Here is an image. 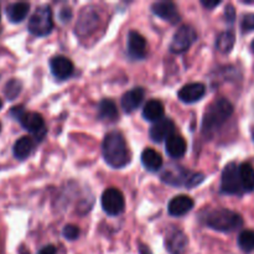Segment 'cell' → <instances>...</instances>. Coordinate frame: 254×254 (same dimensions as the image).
Listing matches in <instances>:
<instances>
[{"instance_id":"17","label":"cell","mask_w":254,"mask_h":254,"mask_svg":"<svg viewBox=\"0 0 254 254\" xmlns=\"http://www.w3.org/2000/svg\"><path fill=\"white\" fill-rule=\"evenodd\" d=\"M144 96H145V92L140 87H136V88H133L124 93L121 101L123 111L126 113H131V112L135 111L143 102Z\"/></svg>"},{"instance_id":"21","label":"cell","mask_w":254,"mask_h":254,"mask_svg":"<svg viewBox=\"0 0 254 254\" xmlns=\"http://www.w3.org/2000/svg\"><path fill=\"white\" fill-rule=\"evenodd\" d=\"M164 112H165L164 111V104L160 101H158V99H150L144 106L143 117L146 121L155 123V122L163 119Z\"/></svg>"},{"instance_id":"23","label":"cell","mask_w":254,"mask_h":254,"mask_svg":"<svg viewBox=\"0 0 254 254\" xmlns=\"http://www.w3.org/2000/svg\"><path fill=\"white\" fill-rule=\"evenodd\" d=\"M30 10V4L27 2H14L6 7V16L11 22H21L27 16Z\"/></svg>"},{"instance_id":"33","label":"cell","mask_w":254,"mask_h":254,"mask_svg":"<svg viewBox=\"0 0 254 254\" xmlns=\"http://www.w3.org/2000/svg\"><path fill=\"white\" fill-rule=\"evenodd\" d=\"M201 4L205 7H207V9H213V7L218 6V5L221 4V1L220 0H217V1H216V0H202Z\"/></svg>"},{"instance_id":"11","label":"cell","mask_w":254,"mask_h":254,"mask_svg":"<svg viewBox=\"0 0 254 254\" xmlns=\"http://www.w3.org/2000/svg\"><path fill=\"white\" fill-rule=\"evenodd\" d=\"M98 14L96 10H92L91 7H86L79 15L78 22L76 25V32L79 36L88 35L89 32L93 31L96 26L98 25Z\"/></svg>"},{"instance_id":"34","label":"cell","mask_w":254,"mask_h":254,"mask_svg":"<svg viewBox=\"0 0 254 254\" xmlns=\"http://www.w3.org/2000/svg\"><path fill=\"white\" fill-rule=\"evenodd\" d=\"M72 16L71 9H62L61 14H60V17H61L62 21H68Z\"/></svg>"},{"instance_id":"19","label":"cell","mask_w":254,"mask_h":254,"mask_svg":"<svg viewBox=\"0 0 254 254\" xmlns=\"http://www.w3.org/2000/svg\"><path fill=\"white\" fill-rule=\"evenodd\" d=\"M186 148H188V144H186L185 139L181 135H179V134H173V135H170L166 139V153H168V155L171 156V158H183L186 154Z\"/></svg>"},{"instance_id":"18","label":"cell","mask_w":254,"mask_h":254,"mask_svg":"<svg viewBox=\"0 0 254 254\" xmlns=\"http://www.w3.org/2000/svg\"><path fill=\"white\" fill-rule=\"evenodd\" d=\"M188 179V170L181 166H169V168L164 169L163 174H161V180L168 185L173 186H180L183 184H186Z\"/></svg>"},{"instance_id":"41","label":"cell","mask_w":254,"mask_h":254,"mask_svg":"<svg viewBox=\"0 0 254 254\" xmlns=\"http://www.w3.org/2000/svg\"><path fill=\"white\" fill-rule=\"evenodd\" d=\"M252 136H253V140H254V129H253V131H252Z\"/></svg>"},{"instance_id":"32","label":"cell","mask_w":254,"mask_h":254,"mask_svg":"<svg viewBox=\"0 0 254 254\" xmlns=\"http://www.w3.org/2000/svg\"><path fill=\"white\" fill-rule=\"evenodd\" d=\"M225 16L227 22H231L232 24L236 20V9L233 7V5H227L225 9Z\"/></svg>"},{"instance_id":"10","label":"cell","mask_w":254,"mask_h":254,"mask_svg":"<svg viewBox=\"0 0 254 254\" xmlns=\"http://www.w3.org/2000/svg\"><path fill=\"white\" fill-rule=\"evenodd\" d=\"M128 55L133 60H143L146 56L145 37L134 30L128 34Z\"/></svg>"},{"instance_id":"9","label":"cell","mask_w":254,"mask_h":254,"mask_svg":"<svg viewBox=\"0 0 254 254\" xmlns=\"http://www.w3.org/2000/svg\"><path fill=\"white\" fill-rule=\"evenodd\" d=\"M50 68L54 77L59 81H64L73 73V64L64 56H55L50 61Z\"/></svg>"},{"instance_id":"7","label":"cell","mask_w":254,"mask_h":254,"mask_svg":"<svg viewBox=\"0 0 254 254\" xmlns=\"http://www.w3.org/2000/svg\"><path fill=\"white\" fill-rule=\"evenodd\" d=\"M101 202L103 211L109 216L121 215L124 211V207H126L123 193L116 188L107 189L103 195H102Z\"/></svg>"},{"instance_id":"1","label":"cell","mask_w":254,"mask_h":254,"mask_svg":"<svg viewBox=\"0 0 254 254\" xmlns=\"http://www.w3.org/2000/svg\"><path fill=\"white\" fill-rule=\"evenodd\" d=\"M103 158L109 166L114 169H122L129 163V154L127 149L126 139L119 131H109L104 136L103 145Z\"/></svg>"},{"instance_id":"20","label":"cell","mask_w":254,"mask_h":254,"mask_svg":"<svg viewBox=\"0 0 254 254\" xmlns=\"http://www.w3.org/2000/svg\"><path fill=\"white\" fill-rule=\"evenodd\" d=\"M141 164L149 171H158L163 166V158L154 149L148 148L141 153Z\"/></svg>"},{"instance_id":"28","label":"cell","mask_w":254,"mask_h":254,"mask_svg":"<svg viewBox=\"0 0 254 254\" xmlns=\"http://www.w3.org/2000/svg\"><path fill=\"white\" fill-rule=\"evenodd\" d=\"M21 82L17 81V79H10L6 84H5V89H4V93L5 97H6L9 101H14L17 96L20 94L21 92Z\"/></svg>"},{"instance_id":"31","label":"cell","mask_w":254,"mask_h":254,"mask_svg":"<svg viewBox=\"0 0 254 254\" xmlns=\"http://www.w3.org/2000/svg\"><path fill=\"white\" fill-rule=\"evenodd\" d=\"M203 180H205V175L201 173H196V174H192L191 176H189V179H188V181H186L185 185L188 186L189 189H192V188H195V186L200 185Z\"/></svg>"},{"instance_id":"42","label":"cell","mask_w":254,"mask_h":254,"mask_svg":"<svg viewBox=\"0 0 254 254\" xmlns=\"http://www.w3.org/2000/svg\"><path fill=\"white\" fill-rule=\"evenodd\" d=\"M0 130H1V124H0Z\"/></svg>"},{"instance_id":"39","label":"cell","mask_w":254,"mask_h":254,"mask_svg":"<svg viewBox=\"0 0 254 254\" xmlns=\"http://www.w3.org/2000/svg\"><path fill=\"white\" fill-rule=\"evenodd\" d=\"M251 51H252L253 54H254V40H253L252 44H251Z\"/></svg>"},{"instance_id":"24","label":"cell","mask_w":254,"mask_h":254,"mask_svg":"<svg viewBox=\"0 0 254 254\" xmlns=\"http://www.w3.org/2000/svg\"><path fill=\"white\" fill-rule=\"evenodd\" d=\"M32 148H34V141H32V139L30 136H21V138L15 141L12 153H14V156L16 159L24 160V159H26L31 154Z\"/></svg>"},{"instance_id":"8","label":"cell","mask_w":254,"mask_h":254,"mask_svg":"<svg viewBox=\"0 0 254 254\" xmlns=\"http://www.w3.org/2000/svg\"><path fill=\"white\" fill-rule=\"evenodd\" d=\"M173 134H175V123L169 118H163L155 122L149 130L150 139L155 143H161L163 140H166Z\"/></svg>"},{"instance_id":"30","label":"cell","mask_w":254,"mask_h":254,"mask_svg":"<svg viewBox=\"0 0 254 254\" xmlns=\"http://www.w3.org/2000/svg\"><path fill=\"white\" fill-rule=\"evenodd\" d=\"M241 29L243 32L254 31V14H246L241 21Z\"/></svg>"},{"instance_id":"25","label":"cell","mask_w":254,"mask_h":254,"mask_svg":"<svg viewBox=\"0 0 254 254\" xmlns=\"http://www.w3.org/2000/svg\"><path fill=\"white\" fill-rule=\"evenodd\" d=\"M99 119L106 122H114L118 118V109L116 103L111 99H102L98 104Z\"/></svg>"},{"instance_id":"4","label":"cell","mask_w":254,"mask_h":254,"mask_svg":"<svg viewBox=\"0 0 254 254\" xmlns=\"http://www.w3.org/2000/svg\"><path fill=\"white\" fill-rule=\"evenodd\" d=\"M54 20H52V10L49 5H41L35 10L29 20L27 29L35 36H46L52 31Z\"/></svg>"},{"instance_id":"2","label":"cell","mask_w":254,"mask_h":254,"mask_svg":"<svg viewBox=\"0 0 254 254\" xmlns=\"http://www.w3.org/2000/svg\"><path fill=\"white\" fill-rule=\"evenodd\" d=\"M233 114V106L228 99L218 98L210 104L203 114L202 130L212 134L223 126Z\"/></svg>"},{"instance_id":"14","label":"cell","mask_w":254,"mask_h":254,"mask_svg":"<svg viewBox=\"0 0 254 254\" xmlns=\"http://www.w3.org/2000/svg\"><path fill=\"white\" fill-rule=\"evenodd\" d=\"M17 121H19L20 124H21L27 131H30V133L39 134L41 133V131H44V118H42L41 114L36 113V112L24 111L21 113V116L17 118Z\"/></svg>"},{"instance_id":"40","label":"cell","mask_w":254,"mask_h":254,"mask_svg":"<svg viewBox=\"0 0 254 254\" xmlns=\"http://www.w3.org/2000/svg\"><path fill=\"white\" fill-rule=\"evenodd\" d=\"M1 107H2V102H1V99H0V109H1Z\"/></svg>"},{"instance_id":"6","label":"cell","mask_w":254,"mask_h":254,"mask_svg":"<svg viewBox=\"0 0 254 254\" xmlns=\"http://www.w3.org/2000/svg\"><path fill=\"white\" fill-rule=\"evenodd\" d=\"M197 39L195 29L190 25H183L176 30L170 42V51L173 54H184L188 51Z\"/></svg>"},{"instance_id":"27","label":"cell","mask_w":254,"mask_h":254,"mask_svg":"<svg viewBox=\"0 0 254 254\" xmlns=\"http://www.w3.org/2000/svg\"><path fill=\"white\" fill-rule=\"evenodd\" d=\"M238 246L246 253H250L254 251V231H242L240 236H238Z\"/></svg>"},{"instance_id":"29","label":"cell","mask_w":254,"mask_h":254,"mask_svg":"<svg viewBox=\"0 0 254 254\" xmlns=\"http://www.w3.org/2000/svg\"><path fill=\"white\" fill-rule=\"evenodd\" d=\"M62 235L66 240L68 241H74L78 238L79 236V228L74 225H67L64 226V231H62Z\"/></svg>"},{"instance_id":"16","label":"cell","mask_w":254,"mask_h":254,"mask_svg":"<svg viewBox=\"0 0 254 254\" xmlns=\"http://www.w3.org/2000/svg\"><path fill=\"white\" fill-rule=\"evenodd\" d=\"M206 93V87L205 84L198 83V82H195V83H189L186 86H184L183 88L179 91L178 96L179 99L184 103H195V102H198Z\"/></svg>"},{"instance_id":"13","label":"cell","mask_w":254,"mask_h":254,"mask_svg":"<svg viewBox=\"0 0 254 254\" xmlns=\"http://www.w3.org/2000/svg\"><path fill=\"white\" fill-rule=\"evenodd\" d=\"M151 11L153 14H155L156 16L161 17V19L166 20V21H170L173 24L179 21L180 19V15H179L178 7L174 2L171 1H156L151 5Z\"/></svg>"},{"instance_id":"12","label":"cell","mask_w":254,"mask_h":254,"mask_svg":"<svg viewBox=\"0 0 254 254\" xmlns=\"http://www.w3.org/2000/svg\"><path fill=\"white\" fill-rule=\"evenodd\" d=\"M188 246V237L180 230H173L166 235L165 247L170 254H184Z\"/></svg>"},{"instance_id":"36","label":"cell","mask_w":254,"mask_h":254,"mask_svg":"<svg viewBox=\"0 0 254 254\" xmlns=\"http://www.w3.org/2000/svg\"><path fill=\"white\" fill-rule=\"evenodd\" d=\"M140 254H151V252L146 246L140 245Z\"/></svg>"},{"instance_id":"15","label":"cell","mask_w":254,"mask_h":254,"mask_svg":"<svg viewBox=\"0 0 254 254\" xmlns=\"http://www.w3.org/2000/svg\"><path fill=\"white\" fill-rule=\"evenodd\" d=\"M193 205H195V202H193V200L190 196L179 195L171 198L168 205V211L171 216L181 217V216L190 212L192 210Z\"/></svg>"},{"instance_id":"37","label":"cell","mask_w":254,"mask_h":254,"mask_svg":"<svg viewBox=\"0 0 254 254\" xmlns=\"http://www.w3.org/2000/svg\"><path fill=\"white\" fill-rule=\"evenodd\" d=\"M242 4H246V5H254V1H251V0H243Z\"/></svg>"},{"instance_id":"26","label":"cell","mask_w":254,"mask_h":254,"mask_svg":"<svg viewBox=\"0 0 254 254\" xmlns=\"http://www.w3.org/2000/svg\"><path fill=\"white\" fill-rule=\"evenodd\" d=\"M236 44V36L233 31H223L216 40V47L222 54H230Z\"/></svg>"},{"instance_id":"38","label":"cell","mask_w":254,"mask_h":254,"mask_svg":"<svg viewBox=\"0 0 254 254\" xmlns=\"http://www.w3.org/2000/svg\"><path fill=\"white\" fill-rule=\"evenodd\" d=\"M19 254H30V252L27 250H24V248H21V250H20V253Z\"/></svg>"},{"instance_id":"35","label":"cell","mask_w":254,"mask_h":254,"mask_svg":"<svg viewBox=\"0 0 254 254\" xmlns=\"http://www.w3.org/2000/svg\"><path fill=\"white\" fill-rule=\"evenodd\" d=\"M39 254H56V248H55V246L52 245L46 246V247H44L41 251H40Z\"/></svg>"},{"instance_id":"22","label":"cell","mask_w":254,"mask_h":254,"mask_svg":"<svg viewBox=\"0 0 254 254\" xmlns=\"http://www.w3.org/2000/svg\"><path fill=\"white\" fill-rule=\"evenodd\" d=\"M241 185L243 192H251L254 190V168L250 163H243L238 166Z\"/></svg>"},{"instance_id":"5","label":"cell","mask_w":254,"mask_h":254,"mask_svg":"<svg viewBox=\"0 0 254 254\" xmlns=\"http://www.w3.org/2000/svg\"><path fill=\"white\" fill-rule=\"evenodd\" d=\"M238 166L240 165L232 161L223 169L222 179H221V191L226 195H241L243 192Z\"/></svg>"},{"instance_id":"3","label":"cell","mask_w":254,"mask_h":254,"mask_svg":"<svg viewBox=\"0 0 254 254\" xmlns=\"http://www.w3.org/2000/svg\"><path fill=\"white\" fill-rule=\"evenodd\" d=\"M205 223L207 227L218 232H233L243 226V218L240 213L228 208H217L206 213Z\"/></svg>"}]
</instances>
